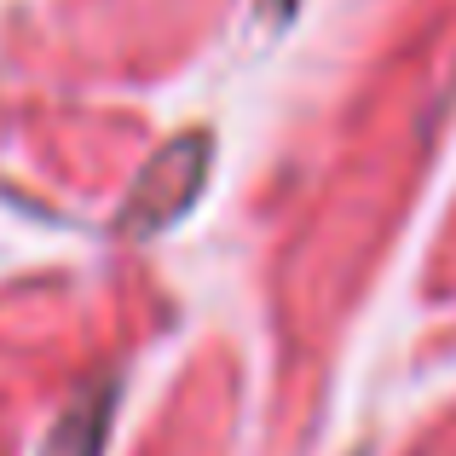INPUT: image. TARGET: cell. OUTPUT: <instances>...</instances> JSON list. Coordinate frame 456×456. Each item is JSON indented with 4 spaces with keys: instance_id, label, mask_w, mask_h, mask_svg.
Masks as SVG:
<instances>
[{
    "instance_id": "2",
    "label": "cell",
    "mask_w": 456,
    "mask_h": 456,
    "mask_svg": "<svg viewBox=\"0 0 456 456\" xmlns=\"http://www.w3.org/2000/svg\"><path fill=\"white\" fill-rule=\"evenodd\" d=\"M110 404H116V387L81 393V399L64 411V422L53 428L46 456H99L104 451V428H110Z\"/></svg>"
},
{
    "instance_id": "1",
    "label": "cell",
    "mask_w": 456,
    "mask_h": 456,
    "mask_svg": "<svg viewBox=\"0 0 456 456\" xmlns=\"http://www.w3.org/2000/svg\"><path fill=\"white\" fill-rule=\"evenodd\" d=\"M202 179H208V134H179L174 145H162L145 162V174L134 179L122 208V232L127 237H156L197 202Z\"/></svg>"
}]
</instances>
